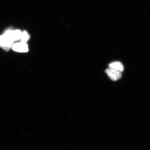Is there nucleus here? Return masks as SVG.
<instances>
[{
  "label": "nucleus",
  "instance_id": "f257e3e1",
  "mask_svg": "<svg viewBox=\"0 0 150 150\" xmlns=\"http://www.w3.org/2000/svg\"><path fill=\"white\" fill-rule=\"evenodd\" d=\"M14 41L4 34L0 35V47L6 51H8L12 45Z\"/></svg>",
  "mask_w": 150,
  "mask_h": 150
},
{
  "label": "nucleus",
  "instance_id": "f03ea898",
  "mask_svg": "<svg viewBox=\"0 0 150 150\" xmlns=\"http://www.w3.org/2000/svg\"><path fill=\"white\" fill-rule=\"evenodd\" d=\"M105 72L110 79L113 81L118 80L122 77L121 72L110 68L107 69L105 70Z\"/></svg>",
  "mask_w": 150,
  "mask_h": 150
},
{
  "label": "nucleus",
  "instance_id": "7ed1b4c3",
  "mask_svg": "<svg viewBox=\"0 0 150 150\" xmlns=\"http://www.w3.org/2000/svg\"><path fill=\"white\" fill-rule=\"evenodd\" d=\"M12 48L14 51L18 52H27L28 51V46L26 43L20 42L13 44Z\"/></svg>",
  "mask_w": 150,
  "mask_h": 150
},
{
  "label": "nucleus",
  "instance_id": "20e7f679",
  "mask_svg": "<svg viewBox=\"0 0 150 150\" xmlns=\"http://www.w3.org/2000/svg\"><path fill=\"white\" fill-rule=\"evenodd\" d=\"M109 68L122 72L124 70L123 64L119 62H115L110 63L109 65Z\"/></svg>",
  "mask_w": 150,
  "mask_h": 150
},
{
  "label": "nucleus",
  "instance_id": "39448f33",
  "mask_svg": "<svg viewBox=\"0 0 150 150\" xmlns=\"http://www.w3.org/2000/svg\"><path fill=\"white\" fill-rule=\"evenodd\" d=\"M22 35V32L18 30H13V37L14 41H17L21 40Z\"/></svg>",
  "mask_w": 150,
  "mask_h": 150
},
{
  "label": "nucleus",
  "instance_id": "423d86ee",
  "mask_svg": "<svg viewBox=\"0 0 150 150\" xmlns=\"http://www.w3.org/2000/svg\"><path fill=\"white\" fill-rule=\"evenodd\" d=\"M30 38L29 34L26 31H25L24 32L22 33V35L21 40V42L23 43H25L28 41Z\"/></svg>",
  "mask_w": 150,
  "mask_h": 150
}]
</instances>
